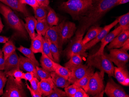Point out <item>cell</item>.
Here are the masks:
<instances>
[{"label":"cell","instance_id":"obj_1","mask_svg":"<svg viewBox=\"0 0 129 97\" xmlns=\"http://www.w3.org/2000/svg\"><path fill=\"white\" fill-rule=\"evenodd\" d=\"M120 0H93L91 9L80 18L76 34L84 35L86 30L99 21L111 9L118 5Z\"/></svg>","mask_w":129,"mask_h":97},{"label":"cell","instance_id":"obj_2","mask_svg":"<svg viewBox=\"0 0 129 97\" xmlns=\"http://www.w3.org/2000/svg\"><path fill=\"white\" fill-rule=\"evenodd\" d=\"M93 0H67L60 8L70 14L74 19H80L91 9Z\"/></svg>","mask_w":129,"mask_h":97},{"label":"cell","instance_id":"obj_3","mask_svg":"<svg viewBox=\"0 0 129 97\" xmlns=\"http://www.w3.org/2000/svg\"><path fill=\"white\" fill-rule=\"evenodd\" d=\"M0 13L4 17L9 26L21 37L26 38L27 34L25 24L8 6L0 3Z\"/></svg>","mask_w":129,"mask_h":97},{"label":"cell","instance_id":"obj_4","mask_svg":"<svg viewBox=\"0 0 129 97\" xmlns=\"http://www.w3.org/2000/svg\"><path fill=\"white\" fill-rule=\"evenodd\" d=\"M87 65L93 67L106 73L109 77H114V67L108 55L104 53L100 54L95 53L89 56L87 59Z\"/></svg>","mask_w":129,"mask_h":97},{"label":"cell","instance_id":"obj_5","mask_svg":"<svg viewBox=\"0 0 129 97\" xmlns=\"http://www.w3.org/2000/svg\"><path fill=\"white\" fill-rule=\"evenodd\" d=\"M5 92L3 97H26L22 82H19L13 77H8Z\"/></svg>","mask_w":129,"mask_h":97},{"label":"cell","instance_id":"obj_6","mask_svg":"<svg viewBox=\"0 0 129 97\" xmlns=\"http://www.w3.org/2000/svg\"><path fill=\"white\" fill-rule=\"evenodd\" d=\"M104 72H97L93 73L88 85L86 93L95 97H98L99 95L104 90L103 83Z\"/></svg>","mask_w":129,"mask_h":97},{"label":"cell","instance_id":"obj_7","mask_svg":"<svg viewBox=\"0 0 129 97\" xmlns=\"http://www.w3.org/2000/svg\"><path fill=\"white\" fill-rule=\"evenodd\" d=\"M83 36L84 35L76 34L74 38L70 41L66 50V55L69 59L72 56L76 54L79 55L82 58L88 56L84 48V45L82 43Z\"/></svg>","mask_w":129,"mask_h":97},{"label":"cell","instance_id":"obj_8","mask_svg":"<svg viewBox=\"0 0 129 97\" xmlns=\"http://www.w3.org/2000/svg\"><path fill=\"white\" fill-rule=\"evenodd\" d=\"M108 56L111 61L114 63L117 67L125 66L129 61V54L122 48L110 49L109 54Z\"/></svg>","mask_w":129,"mask_h":97},{"label":"cell","instance_id":"obj_9","mask_svg":"<svg viewBox=\"0 0 129 97\" xmlns=\"http://www.w3.org/2000/svg\"><path fill=\"white\" fill-rule=\"evenodd\" d=\"M104 92L109 97H129L126 92L121 86L114 82L112 78L108 81L105 87Z\"/></svg>","mask_w":129,"mask_h":97},{"label":"cell","instance_id":"obj_10","mask_svg":"<svg viewBox=\"0 0 129 97\" xmlns=\"http://www.w3.org/2000/svg\"><path fill=\"white\" fill-rule=\"evenodd\" d=\"M45 37L56 45L59 48L60 51L61 50L63 43L58 25L50 27L46 31Z\"/></svg>","mask_w":129,"mask_h":97},{"label":"cell","instance_id":"obj_11","mask_svg":"<svg viewBox=\"0 0 129 97\" xmlns=\"http://www.w3.org/2000/svg\"><path fill=\"white\" fill-rule=\"evenodd\" d=\"M118 23V21L117 19L111 23L103 27L102 30L99 33L98 35L94 39L84 45V48L85 50L90 49L94 46L95 45L98 43L101 42L109 32L110 30L116 25Z\"/></svg>","mask_w":129,"mask_h":97},{"label":"cell","instance_id":"obj_12","mask_svg":"<svg viewBox=\"0 0 129 97\" xmlns=\"http://www.w3.org/2000/svg\"><path fill=\"white\" fill-rule=\"evenodd\" d=\"M58 26L64 43L74 35L76 31V25L72 22L63 21Z\"/></svg>","mask_w":129,"mask_h":97},{"label":"cell","instance_id":"obj_13","mask_svg":"<svg viewBox=\"0 0 129 97\" xmlns=\"http://www.w3.org/2000/svg\"><path fill=\"white\" fill-rule=\"evenodd\" d=\"M114 77L121 84L129 86V72L126 66L123 67H114Z\"/></svg>","mask_w":129,"mask_h":97},{"label":"cell","instance_id":"obj_14","mask_svg":"<svg viewBox=\"0 0 129 97\" xmlns=\"http://www.w3.org/2000/svg\"><path fill=\"white\" fill-rule=\"evenodd\" d=\"M0 1L12 9L21 12L26 17L31 16L26 5L22 4L21 0H0Z\"/></svg>","mask_w":129,"mask_h":97},{"label":"cell","instance_id":"obj_15","mask_svg":"<svg viewBox=\"0 0 129 97\" xmlns=\"http://www.w3.org/2000/svg\"><path fill=\"white\" fill-rule=\"evenodd\" d=\"M36 67L37 66L32 61L27 57L20 56L19 57L20 69L27 72H33L35 77L37 78L39 81H40V79L37 74Z\"/></svg>","mask_w":129,"mask_h":97},{"label":"cell","instance_id":"obj_16","mask_svg":"<svg viewBox=\"0 0 129 97\" xmlns=\"http://www.w3.org/2000/svg\"><path fill=\"white\" fill-rule=\"evenodd\" d=\"M129 37V30H122L110 43L108 46V48L110 50L121 48Z\"/></svg>","mask_w":129,"mask_h":97},{"label":"cell","instance_id":"obj_17","mask_svg":"<svg viewBox=\"0 0 129 97\" xmlns=\"http://www.w3.org/2000/svg\"><path fill=\"white\" fill-rule=\"evenodd\" d=\"M123 30H124L123 28L121 26H119L112 31L109 33L101 41V43L100 48L95 54H100L104 53L105 47L108 43H110L117 36H118Z\"/></svg>","mask_w":129,"mask_h":97},{"label":"cell","instance_id":"obj_18","mask_svg":"<svg viewBox=\"0 0 129 97\" xmlns=\"http://www.w3.org/2000/svg\"><path fill=\"white\" fill-rule=\"evenodd\" d=\"M89 66L87 65H82L73 71H70L69 81L71 84H73L82 79L87 73Z\"/></svg>","mask_w":129,"mask_h":97},{"label":"cell","instance_id":"obj_19","mask_svg":"<svg viewBox=\"0 0 129 97\" xmlns=\"http://www.w3.org/2000/svg\"><path fill=\"white\" fill-rule=\"evenodd\" d=\"M55 85L54 84L51 77L48 79L41 80L38 83V87L43 96L47 97L52 92Z\"/></svg>","mask_w":129,"mask_h":97},{"label":"cell","instance_id":"obj_20","mask_svg":"<svg viewBox=\"0 0 129 97\" xmlns=\"http://www.w3.org/2000/svg\"><path fill=\"white\" fill-rule=\"evenodd\" d=\"M15 69H20L19 57L16 51L6 60L4 72Z\"/></svg>","mask_w":129,"mask_h":97},{"label":"cell","instance_id":"obj_21","mask_svg":"<svg viewBox=\"0 0 129 97\" xmlns=\"http://www.w3.org/2000/svg\"><path fill=\"white\" fill-rule=\"evenodd\" d=\"M25 27L26 31L29 34L31 40L36 37L37 34L35 32L37 20L32 16L26 17L25 19Z\"/></svg>","mask_w":129,"mask_h":97},{"label":"cell","instance_id":"obj_22","mask_svg":"<svg viewBox=\"0 0 129 97\" xmlns=\"http://www.w3.org/2000/svg\"><path fill=\"white\" fill-rule=\"evenodd\" d=\"M94 67H93L89 66L88 70L85 75L82 79L75 82L74 84L77 85L79 88L83 89L86 92L90 79L94 73Z\"/></svg>","mask_w":129,"mask_h":97},{"label":"cell","instance_id":"obj_23","mask_svg":"<svg viewBox=\"0 0 129 97\" xmlns=\"http://www.w3.org/2000/svg\"><path fill=\"white\" fill-rule=\"evenodd\" d=\"M50 74L52 81L56 87L64 88L71 84L69 80L58 75L55 72H50Z\"/></svg>","mask_w":129,"mask_h":97},{"label":"cell","instance_id":"obj_24","mask_svg":"<svg viewBox=\"0 0 129 97\" xmlns=\"http://www.w3.org/2000/svg\"><path fill=\"white\" fill-rule=\"evenodd\" d=\"M82 65H83L82 57L79 55L76 54L71 56L69 60L64 64V66L72 71Z\"/></svg>","mask_w":129,"mask_h":97},{"label":"cell","instance_id":"obj_25","mask_svg":"<svg viewBox=\"0 0 129 97\" xmlns=\"http://www.w3.org/2000/svg\"><path fill=\"white\" fill-rule=\"evenodd\" d=\"M30 49L34 53H42L43 46V37L42 35L37 34L36 37L32 39Z\"/></svg>","mask_w":129,"mask_h":97},{"label":"cell","instance_id":"obj_26","mask_svg":"<svg viewBox=\"0 0 129 97\" xmlns=\"http://www.w3.org/2000/svg\"><path fill=\"white\" fill-rule=\"evenodd\" d=\"M102 28L103 27L96 26H93L90 27L87 32L85 37L83 38L82 43L83 44L85 45L94 39L102 30Z\"/></svg>","mask_w":129,"mask_h":97},{"label":"cell","instance_id":"obj_27","mask_svg":"<svg viewBox=\"0 0 129 97\" xmlns=\"http://www.w3.org/2000/svg\"><path fill=\"white\" fill-rule=\"evenodd\" d=\"M40 61L41 65L43 69L50 72H55L53 61L43 53H42V55Z\"/></svg>","mask_w":129,"mask_h":97},{"label":"cell","instance_id":"obj_28","mask_svg":"<svg viewBox=\"0 0 129 97\" xmlns=\"http://www.w3.org/2000/svg\"><path fill=\"white\" fill-rule=\"evenodd\" d=\"M49 6H39L38 7L33 9L35 13V18L37 20H42L46 18L48 13Z\"/></svg>","mask_w":129,"mask_h":97},{"label":"cell","instance_id":"obj_29","mask_svg":"<svg viewBox=\"0 0 129 97\" xmlns=\"http://www.w3.org/2000/svg\"><path fill=\"white\" fill-rule=\"evenodd\" d=\"M51 27L49 26L46 21V18L37 20L36 24V30L37 34L42 36H45L47 30Z\"/></svg>","mask_w":129,"mask_h":97},{"label":"cell","instance_id":"obj_30","mask_svg":"<svg viewBox=\"0 0 129 97\" xmlns=\"http://www.w3.org/2000/svg\"><path fill=\"white\" fill-rule=\"evenodd\" d=\"M16 47L12 40H9L5 43L3 48L4 58L6 60L16 51Z\"/></svg>","mask_w":129,"mask_h":97},{"label":"cell","instance_id":"obj_31","mask_svg":"<svg viewBox=\"0 0 129 97\" xmlns=\"http://www.w3.org/2000/svg\"><path fill=\"white\" fill-rule=\"evenodd\" d=\"M17 50L22 53L27 58L32 61L37 66H39L40 64L36 59L34 52L30 48L24 47L22 46H20L19 47L17 48Z\"/></svg>","mask_w":129,"mask_h":97},{"label":"cell","instance_id":"obj_32","mask_svg":"<svg viewBox=\"0 0 129 97\" xmlns=\"http://www.w3.org/2000/svg\"><path fill=\"white\" fill-rule=\"evenodd\" d=\"M46 20L51 27L53 26H57L59 22V18H58L55 11L50 7L46 17Z\"/></svg>","mask_w":129,"mask_h":97},{"label":"cell","instance_id":"obj_33","mask_svg":"<svg viewBox=\"0 0 129 97\" xmlns=\"http://www.w3.org/2000/svg\"><path fill=\"white\" fill-rule=\"evenodd\" d=\"M53 65L55 72L66 79L68 80L70 71L66 67H63L54 61H53Z\"/></svg>","mask_w":129,"mask_h":97},{"label":"cell","instance_id":"obj_34","mask_svg":"<svg viewBox=\"0 0 129 97\" xmlns=\"http://www.w3.org/2000/svg\"><path fill=\"white\" fill-rule=\"evenodd\" d=\"M48 40V39H47ZM48 40L50 44L51 53L53 57L54 61L56 63H58L60 61V51L59 48L55 44L51 42Z\"/></svg>","mask_w":129,"mask_h":97},{"label":"cell","instance_id":"obj_35","mask_svg":"<svg viewBox=\"0 0 129 97\" xmlns=\"http://www.w3.org/2000/svg\"><path fill=\"white\" fill-rule=\"evenodd\" d=\"M7 77L9 76L13 77L14 79L19 82H21L23 72L20 69H15L11 70L7 72H4Z\"/></svg>","mask_w":129,"mask_h":97},{"label":"cell","instance_id":"obj_36","mask_svg":"<svg viewBox=\"0 0 129 97\" xmlns=\"http://www.w3.org/2000/svg\"><path fill=\"white\" fill-rule=\"evenodd\" d=\"M119 24L124 30H129V13L119 17L117 18Z\"/></svg>","mask_w":129,"mask_h":97},{"label":"cell","instance_id":"obj_37","mask_svg":"<svg viewBox=\"0 0 129 97\" xmlns=\"http://www.w3.org/2000/svg\"><path fill=\"white\" fill-rule=\"evenodd\" d=\"M43 40L42 52L45 53L46 56H48V57L50 58L52 60L54 61L53 57V56L51 55V53L50 44H49L48 40L44 37H43Z\"/></svg>","mask_w":129,"mask_h":97},{"label":"cell","instance_id":"obj_38","mask_svg":"<svg viewBox=\"0 0 129 97\" xmlns=\"http://www.w3.org/2000/svg\"><path fill=\"white\" fill-rule=\"evenodd\" d=\"M36 69L38 76L40 79V80L51 77L50 72L43 69V68H40L39 66H37Z\"/></svg>","mask_w":129,"mask_h":97},{"label":"cell","instance_id":"obj_39","mask_svg":"<svg viewBox=\"0 0 129 97\" xmlns=\"http://www.w3.org/2000/svg\"><path fill=\"white\" fill-rule=\"evenodd\" d=\"M79 88L77 85L73 84L64 88V92L67 97H73Z\"/></svg>","mask_w":129,"mask_h":97},{"label":"cell","instance_id":"obj_40","mask_svg":"<svg viewBox=\"0 0 129 97\" xmlns=\"http://www.w3.org/2000/svg\"><path fill=\"white\" fill-rule=\"evenodd\" d=\"M48 97H67L64 91L58 89L56 86L53 88L51 93L47 96Z\"/></svg>","mask_w":129,"mask_h":97},{"label":"cell","instance_id":"obj_41","mask_svg":"<svg viewBox=\"0 0 129 97\" xmlns=\"http://www.w3.org/2000/svg\"><path fill=\"white\" fill-rule=\"evenodd\" d=\"M7 77L5 72L0 71V96L3 94V89L7 82Z\"/></svg>","mask_w":129,"mask_h":97},{"label":"cell","instance_id":"obj_42","mask_svg":"<svg viewBox=\"0 0 129 97\" xmlns=\"http://www.w3.org/2000/svg\"><path fill=\"white\" fill-rule=\"evenodd\" d=\"M40 81L37 78L34 77L32 80V81L30 82V83L32 89L36 91V92L42 95V93L39 90V87H38V83Z\"/></svg>","mask_w":129,"mask_h":97},{"label":"cell","instance_id":"obj_43","mask_svg":"<svg viewBox=\"0 0 129 97\" xmlns=\"http://www.w3.org/2000/svg\"><path fill=\"white\" fill-rule=\"evenodd\" d=\"M21 2L22 4L29 5L33 9L37 8L39 6L37 0H21Z\"/></svg>","mask_w":129,"mask_h":97},{"label":"cell","instance_id":"obj_44","mask_svg":"<svg viewBox=\"0 0 129 97\" xmlns=\"http://www.w3.org/2000/svg\"><path fill=\"white\" fill-rule=\"evenodd\" d=\"M89 95L86 92L81 88H79L73 97H89Z\"/></svg>","mask_w":129,"mask_h":97},{"label":"cell","instance_id":"obj_45","mask_svg":"<svg viewBox=\"0 0 129 97\" xmlns=\"http://www.w3.org/2000/svg\"><path fill=\"white\" fill-rule=\"evenodd\" d=\"M34 77V74L33 72H27L26 73H23L22 79L26 81H29L30 82Z\"/></svg>","mask_w":129,"mask_h":97},{"label":"cell","instance_id":"obj_46","mask_svg":"<svg viewBox=\"0 0 129 97\" xmlns=\"http://www.w3.org/2000/svg\"><path fill=\"white\" fill-rule=\"evenodd\" d=\"M27 87L29 90V91H30V93H31V95L33 97H42V95L39 94L36 92V91H35L34 90L32 89L31 87H30L29 86V85L27 84H26Z\"/></svg>","mask_w":129,"mask_h":97},{"label":"cell","instance_id":"obj_47","mask_svg":"<svg viewBox=\"0 0 129 97\" xmlns=\"http://www.w3.org/2000/svg\"><path fill=\"white\" fill-rule=\"evenodd\" d=\"M37 1L39 6H43L46 7L49 6L50 3L49 0H37Z\"/></svg>","mask_w":129,"mask_h":97},{"label":"cell","instance_id":"obj_48","mask_svg":"<svg viewBox=\"0 0 129 97\" xmlns=\"http://www.w3.org/2000/svg\"><path fill=\"white\" fill-rule=\"evenodd\" d=\"M6 60L4 58V56H0V71L4 70Z\"/></svg>","mask_w":129,"mask_h":97},{"label":"cell","instance_id":"obj_49","mask_svg":"<svg viewBox=\"0 0 129 97\" xmlns=\"http://www.w3.org/2000/svg\"><path fill=\"white\" fill-rule=\"evenodd\" d=\"M121 48L124 50H126L127 51L129 50V38H128L124 42Z\"/></svg>","mask_w":129,"mask_h":97},{"label":"cell","instance_id":"obj_50","mask_svg":"<svg viewBox=\"0 0 129 97\" xmlns=\"http://www.w3.org/2000/svg\"><path fill=\"white\" fill-rule=\"evenodd\" d=\"M9 41V38L6 37L0 36V43H5Z\"/></svg>","mask_w":129,"mask_h":97},{"label":"cell","instance_id":"obj_51","mask_svg":"<svg viewBox=\"0 0 129 97\" xmlns=\"http://www.w3.org/2000/svg\"><path fill=\"white\" fill-rule=\"evenodd\" d=\"M129 0H120L118 4V5L127 3L129 2Z\"/></svg>","mask_w":129,"mask_h":97},{"label":"cell","instance_id":"obj_52","mask_svg":"<svg viewBox=\"0 0 129 97\" xmlns=\"http://www.w3.org/2000/svg\"><path fill=\"white\" fill-rule=\"evenodd\" d=\"M4 27L3 24L2 23V21H1V18H0V33H1V32L3 31V28Z\"/></svg>","mask_w":129,"mask_h":97},{"label":"cell","instance_id":"obj_53","mask_svg":"<svg viewBox=\"0 0 129 97\" xmlns=\"http://www.w3.org/2000/svg\"><path fill=\"white\" fill-rule=\"evenodd\" d=\"M0 56H4L3 51L0 49Z\"/></svg>","mask_w":129,"mask_h":97}]
</instances>
